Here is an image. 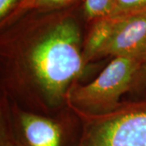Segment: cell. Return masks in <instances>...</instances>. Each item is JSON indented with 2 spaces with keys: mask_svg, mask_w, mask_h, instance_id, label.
<instances>
[{
  "mask_svg": "<svg viewBox=\"0 0 146 146\" xmlns=\"http://www.w3.org/2000/svg\"><path fill=\"white\" fill-rule=\"evenodd\" d=\"M0 146H21L10 125L2 122L0 130Z\"/></svg>",
  "mask_w": 146,
  "mask_h": 146,
  "instance_id": "ba28073f",
  "label": "cell"
},
{
  "mask_svg": "<svg viewBox=\"0 0 146 146\" xmlns=\"http://www.w3.org/2000/svg\"><path fill=\"white\" fill-rule=\"evenodd\" d=\"M145 60L146 56L115 57L93 82L71 91L76 111L100 115L115 109Z\"/></svg>",
  "mask_w": 146,
  "mask_h": 146,
  "instance_id": "3957f363",
  "label": "cell"
},
{
  "mask_svg": "<svg viewBox=\"0 0 146 146\" xmlns=\"http://www.w3.org/2000/svg\"><path fill=\"white\" fill-rule=\"evenodd\" d=\"M140 72H141L142 77H143V79H144V80H145V82L146 84V60H145V62L144 63V64H143L142 68H141Z\"/></svg>",
  "mask_w": 146,
  "mask_h": 146,
  "instance_id": "7c38bea8",
  "label": "cell"
},
{
  "mask_svg": "<svg viewBox=\"0 0 146 146\" xmlns=\"http://www.w3.org/2000/svg\"><path fill=\"white\" fill-rule=\"evenodd\" d=\"M146 56V11L116 20L111 35L97 57Z\"/></svg>",
  "mask_w": 146,
  "mask_h": 146,
  "instance_id": "277c9868",
  "label": "cell"
},
{
  "mask_svg": "<svg viewBox=\"0 0 146 146\" xmlns=\"http://www.w3.org/2000/svg\"><path fill=\"white\" fill-rule=\"evenodd\" d=\"M116 20L106 19L98 21L91 32L85 45L84 59L89 60L97 57L102 47L108 41L111 35Z\"/></svg>",
  "mask_w": 146,
  "mask_h": 146,
  "instance_id": "8992f818",
  "label": "cell"
},
{
  "mask_svg": "<svg viewBox=\"0 0 146 146\" xmlns=\"http://www.w3.org/2000/svg\"><path fill=\"white\" fill-rule=\"evenodd\" d=\"M115 0H85L84 11L90 18L106 16L111 11Z\"/></svg>",
  "mask_w": 146,
  "mask_h": 146,
  "instance_id": "52a82bcc",
  "label": "cell"
},
{
  "mask_svg": "<svg viewBox=\"0 0 146 146\" xmlns=\"http://www.w3.org/2000/svg\"><path fill=\"white\" fill-rule=\"evenodd\" d=\"M115 4L123 10L143 8L146 7V0H115Z\"/></svg>",
  "mask_w": 146,
  "mask_h": 146,
  "instance_id": "9c48e42d",
  "label": "cell"
},
{
  "mask_svg": "<svg viewBox=\"0 0 146 146\" xmlns=\"http://www.w3.org/2000/svg\"><path fill=\"white\" fill-rule=\"evenodd\" d=\"M77 113L82 128L76 146H146V99L105 114Z\"/></svg>",
  "mask_w": 146,
  "mask_h": 146,
  "instance_id": "7a4b0ae2",
  "label": "cell"
},
{
  "mask_svg": "<svg viewBox=\"0 0 146 146\" xmlns=\"http://www.w3.org/2000/svg\"><path fill=\"white\" fill-rule=\"evenodd\" d=\"M20 124L23 141L19 142L21 146H62L63 129L56 122L25 112L21 114Z\"/></svg>",
  "mask_w": 146,
  "mask_h": 146,
  "instance_id": "5b68a950",
  "label": "cell"
},
{
  "mask_svg": "<svg viewBox=\"0 0 146 146\" xmlns=\"http://www.w3.org/2000/svg\"><path fill=\"white\" fill-rule=\"evenodd\" d=\"M70 1L72 0H35V4L41 7H50L63 4Z\"/></svg>",
  "mask_w": 146,
  "mask_h": 146,
  "instance_id": "30bf717a",
  "label": "cell"
},
{
  "mask_svg": "<svg viewBox=\"0 0 146 146\" xmlns=\"http://www.w3.org/2000/svg\"><path fill=\"white\" fill-rule=\"evenodd\" d=\"M77 25L64 21L54 27L34 46L31 63L37 80L48 95L60 99L68 84L82 71Z\"/></svg>",
  "mask_w": 146,
  "mask_h": 146,
  "instance_id": "6da1fadb",
  "label": "cell"
},
{
  "mask_svg": "<svg viewBox=\"0 0 146 146\" xmlns=\"http://www.w3.org/2000/svg\"><path fill=\"white\" fill-rule=\"evenodd\" d=\"M16 0H0V16L3 18L16 3Z\"/></svg>",
  "mask_w": 146,
  "mask_h": 146,
  "instance_id": "8fae6325",
  "label": "cell"
}]
</instances>
